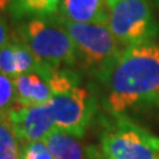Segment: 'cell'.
<instances>
[{"mask_svg": "<svg viewBox=\"0 0 159 159\" xmlns=\"http://www.w3.org/2000/svg\"><path fill=\"white\" fill-rule=\"evenodd\" d=\"M58 13L73 23L107 24L106 0H63Z\"/></svg>", "mask_w": 159, "mask_h": 159, "instance_id": "8", "label": "cell"}, {"mask_svg": "<svg viewBox=\"0 0 159 159\" xmlns=\"http://www.w3.org/2000/svg\"><path fill=\"white\" fill-rule=\"evenodd\" d=\"M154 1H156V4H157V6L159 7V0H154Z\"/></svg>", "mask_w": 159, "mask_h": 159, "instance_id": "20", "label": "cell"}, {"mask_svg": "<svg viewBox=\"0 0 159 159\" xmlns=\"http://www.w3.org/2000/svg\"><path fill=\"white\" fill-rule=\"evenodd\" d=\"M0 159H20V153H10L0 156Z\"/></svg>", "mask_w": 159, "mask_h": 159, "instance_id": "19", "label": "cell"}, {"mask_svg": "<svg viewBox=\"0 0 159 159\" xmlns=\"http://www.w3.org/2000/svg\"><path fill=\"white\" fill-rule=\"evenodd\" d=\"M84 159H107V158L96 146H87L85 148V158Z\"/></svg>", "mask_w": 159, "mask_h": 159, "instance_id": "17", "label": "cell"}, {"mask_svg": "<svg viewBox=\"0 0 159 159\" xmlns=\"http://www.w3.org/2000/svg\"><path fill=\"white\" fill-rule=\"evenodd\" d=\"M17 104L13 79L0 73V116H5Z\"/></svg>", "mask_w": 159, "mask_h": 159, "instance_id": "14", "label": "cell"}, {"mask_svg": "<svg viewBox=\"0 0 159 159\" xmlns=\"http://www.w3.org/2000/svg\"><path fill=\"white\" fill-rule=\"evenodd\" d=\"M105 129L100 151L107 159H158L159 138L124 116Z\"/></svg>", "mask_w": 159, "mask_h": 159, "instance_id": "5", "label": "cell"}, {"mask_svg": "<svg viewBox=\"0 0 159 159\" xmlns=\"http://www.w3.org/2000/svg\"><path fill=\"white\" fill-rule=\"evenodd\" d=\"M20 159H54L44 142L24 144L20 148Z\"/></svg>", "mask_w": 159, "mask_h": 159, "instance_id": "15", "label": "cell"}, {"mask_svg": "<svg viewBox=\"0 0 159 159\" xmlns=\"http://www.w3.org/2000/svg\"><path fill=\"white\" fill-rule=\"evenodd\" d=\"M59 23L73 41L77 59L97 77L116 60L121 47L107 24H80L67 20L57 13Z\"/></svg>", "mask_w": 159, "mask_h": 159, "instance_id": "4", "label": "cell"}, {"mask_svg": "<svg viewBox=\"0 0 159 159\" xmlns=\"http://www.w3.org/2000/svg\"><path fill=\"white\" fill-rule=\"evenodd\" d=\"M10 2L11 0H0V13L10 8Z\"/></svg>", "mask_w": 159, "mask_h": 159, "instance_id": "18", "label": "cell"}, {"mask_svg": "<svg viewBox=\"0 0 159 159\" xmlns=\"http://www.w3.org/2000/svg\"><path fill=\"white\" fill-rule=\"evenodd\" d=\"M17 102L24 105H39L51 102L53 97L50 84L37 72L20 74L13 78Z\"/></svg>", "mask_w": 159, "mask_h": 159, "instance_id": "9", "label": "cell"}, {"mask_svg": "<svg viewBox=\"0 0 159 159\" xmlns=\"http://www.w3.org/2000/svg\"><path fill=\"white\" fill-rule=\"evenodd\" d=\"M8 34H10L8 26H7L6 21L4 20V18L0 16V48L10 40L8 39Z\"/></svg>", "mask_w": 159, "mask_h": 159, "instance_id": "16", "label": "cell"}, {"mask_svg": "<svg viewBox=\"0 0 159 159\" xmlns=\"http://www.w3.org/2000/svg\"><path fill=\"white\" fill-rule=\"evenodd\" d=\"M158 159H159V156H158Z\"/></svg>", "mask_w": 159, "mask_h": 159, "instance_id": "21", "label": "cell"}, {"mask_svg": "<svg viewBox=\"0 0 159 159\" xmlns=\"http://www.w3.org/2000/svg\"><path fill=\"white\" fill-rule=\"evenodd\" d=\"M50 105L56 127L75 138L85 134L96 111L94 98L79 86L53 94Z\"/></svg>", "mask_w": 159, "mask_h": 159, "instance_id": "6", "label": "cell"}, {"mask_svg": "<svg viewBox=\"0 0 159 159\" xmlns=\"http://www.w3.org/2000/svg\"><path fill=\"white\" fill-rule=\"evenodd\" d=\"M98 78L104 85L106 107L114 116L140 105L159 104V44L124 47Z\"/></svg>", "mask_w": 159, "mask_h": 159, "instance_id": "1", "label": "cell"}, {"mask_svg": "<svg viewBox=\"0 0 159 159\" xmlns=\"http://www.w3.org/2000/svg\"><path fill=\"white\" fill-rule=\"evenodd\" d=\"M17 38L32 51L41 77L51 70L72 66L78 61L73 41L59 23L57 13L29 18L18 26Z\"/></svg>", "mask_w": 159, "mask_h": 159, "instance_id": "2", "label": "cell"}, {"mask_svg": "<svg viewBox=\"0 0 159 159\" xmlns=\"http://www.w3.org/2000/svg\"><path fill=\"white\" fill-rule=\"evenodd\" d=\"M45 145L54 159H84L85 151L75 137L58 130H52L45 138Z\"/></svg>", "mask_w": 159, "mask_h": 159, "instance_id": "10", "label": "cell"}, {"mask_svg": "<svg viewBox=\"0 0 159 159\" xmlns=\"http://www.w3.org/2000/svg\"><path fill=\"white\" fill-rule=\"evenodd\" d=\"M6 116L21 145L44 142L48 133L56 129L50 102L39 105L17 102Z\"/></svg>", "mask_w": 159, "mask_h": 159, "instance_id": "7", "label": "cell"}, {"mask_svg": "<svg viewBox=\"0 0 159 159\" xmlns=\"http://www.w3.org/2000/svg\"><path fill=\"white\" fill-rule=\"evenodd\" d=\"M20 142L7 119V116H0V156L20 153Z\"/></svg>", "mask_w": 159, "mask_h": 159, "instance_id": "13", "label": "cell"}, {"mask_svg": "<svg viewBox=\"0 0 159 159\" xmlns=\"http://www.w3.org/2000/svg\"><path fill=\"white\" fill-rule=\"evenodd\" d=\"M63 0H11L10 12L14 20L44 17L59 12Z\"/></svg>", "mask_w": 159, "mask_h": 159, "instance_id": "11", "label": "cell"}, {"mask_svg": "<svg viewBox=\"0 0 159 159\" xmlns=\"http://www.w3.org/2000/svg\"><path fill=\"white\" fill-rule=\"evenodd\" d=\"M107 26L121 47L153 43L159 35L150 0H106Z\"/></svg>", "mask_w": 159, "mask_h": 159, "instance_id": "3", "label": "cell"}, {"mask_svg": "<svg viewBox=\"0 0 159 159\" xmlns=\"http://www.w3.org/2000/svg\"><path fill=\"white\" fill-rule=\"evenodd\" d=\"M0 73L10 78L19 75L17 61V39L13 37L0 48Z\"/></svg>", "mask_w": 159, "mask_h": 159, "instance_id": "12", "label": "cell"}]
</instances>
